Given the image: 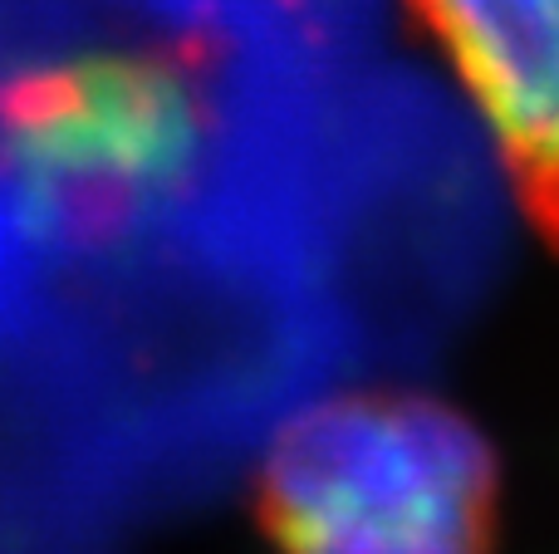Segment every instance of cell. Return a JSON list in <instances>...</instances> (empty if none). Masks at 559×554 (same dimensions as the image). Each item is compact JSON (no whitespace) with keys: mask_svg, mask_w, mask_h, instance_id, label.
I'll return each mask as SVG.
<instances>
[{"mask_svg":"<svg viewBox=\"0 0 559 554\" xmlns=\"http://www.w3.org/2000/svg\"><path fill=\"white\" fill-rule=\"evenodd\" d=\"M491 128L535 236L559 251V0H407Z\"/></svg>","mask_w":559,"mask_h":554,"instance_id":"3","label":"cell"},{"mask_svg":"<svg viewBox=\"0 0 559 554\" xmlns=\"http://www.w3.org/2000/svg\"><path fill=\"white\" fill-rule=\"evenodd\" d=\"M251 510L275 554H496L501 461L452 402L358 388L275 432Z\"/></svg>","mask_w":559,"mask_h":554,"instance_id":"1","label":"cell"},{"mask_svg":"<svg viewBox=\"0 0 559 554\" xmlns=\"http://www.w3.org/2000/svg\"><path fill=\"white\" fill-rule=\"evenodd\" d=\"M197 69L177 49H118L0 88V157L55 231L94 241L133 226L192 167Z\"/></svg>","mask_w":559,"mask_h":554,"instance_id":"2","label":"cell"}]
</instances>
